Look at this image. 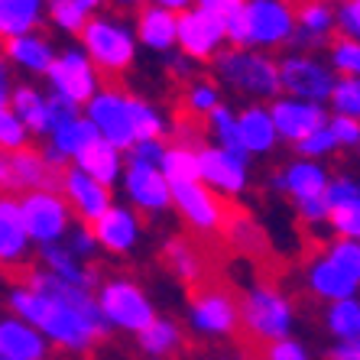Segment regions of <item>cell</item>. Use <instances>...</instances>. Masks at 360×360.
Instances as JSON below:
<instances>
[{
  "instance_id": "cell-37",
  "label": "cell",
  "mask_w": 360,
  "mask_h": 360,
  "mask_svg": "<svg viewBox=\"0 0 360 360\" xmlns=\"http://www.w3.org/2000/svg\"><path fill=\"white\" fill-rule=\"evenodd\" d=\"M0 143H4V153L20 150L26 143V124L13 114V108H4L0 114Z\"/></svg>"
},
{
  "instance_id": "cell-1",
  "label": "cell",
  "mask_w": 360,
  "mask_h": 360,
  "mask_svg": "<svg viewBox=\"0 0 360 360\" xmlns=\"http://www.w3.org/2000/svg\"><path fill=\"white\" fill-rule=\"evenodd\" d=\"M82 46L88 49V59L98 68V82L110 94H127L124 75L134 65V36L127 30V20L114 13H98L82 30Z\"/></svg>"
},
{
  "instance_id": "cell-45",
  "label": "cell",
  "mask_w": 360,
  "mask_h": 360,
  "mask_svg": "<svg viewBox=\"0 0 360 360\" xmlns=\"http://www.w3.org/2000/svg\"><path fill=\"white\" fill-rule=\"evenodd\" d=\"M247 0H195V7L208 10V13H218V17H234L237 10H243Z\"/></svg>"
},
{
  "instance_id": "cell-39",
  "label": "cell",
  "mask_w": 360,
  "mask_h": 360,
  "mask_svg": "<svg viewBox=\"0 0 360 360\" xmlns=\"http://www.w3.org/2000/svg\"><path fill=\"white\" fill-rule=\"evenodd\" d=\"M49 101V130H62V127L75 124L78 120V104L68 98H46Z\"/></svg>"
},
{
  "instance_id": "cell-36",
  "label": "cell",
  "mask_w": 360,
  "mask_h": 360,
  "mask_svg": "<svg viewBox=\"0 0 360 360\" xmlns=\"http://www.w3.org/2000/svg\"><path fill=\"white\" fill-rule=\"evenodd\" d=\"M134 120H136V140H160L162 136V120L156 117V110L146 104V101H140V98H134Z\"/></svg>"
},
{
  "instance_id": "cell-24",
  "label": "cell",
  "mask_w": 360,
  "mask_h": 360,
  "mask_svg": "<svg viewBox=\"0 0 360 360\" xmlns=\"http://www.w3.org/2000/svg\"><path fill=\"white\" fill-rule=\"evenodd\" d=\"M42 263L49 266V273L52 276H59V279H65V283H72V285H82V289H88V285H94V279L101 276V266H88V269H82L75 263V257L68 250H62V247H56V243H42Z\"/></svg>"
},
{
  "instance_id": "cell-21",
  "label": "cell",
  "mask_w": 360,
  "mask_h": 360,
  "mask_svg": "<svg viewBox=\"0 0 360 360\" xmlns=\"http://www.w3.org/2000/svg\"><path fill=\"white\" fill-rule=\"evenodd\" d=\"M46 4L49 0H0V33H4V39L36 33Z\"/></svg>"
},
{
  "instance_id": "cell-32",
  "label": "cell",
  "mask_w": 360,
  "mask_h": 360,
  "mask_svg": "<svg viewBox=\"0 0 360 360\" xmlns=\"http://www.w3.org/2000/svg\"><path fill=\"white\" fill-rule=\"evenodd\" d=\"M49 20L65 33L82 36V30L91 20V10L84 7V0H49Z\"/></svg>"
},
{
  "instance_id": "cell-28",
  "label": "cell",
  "mask_w": 360,
  "mask_h": 360,
  "mask_svg": "<svg viewBox=\"0 0 360 360\" xmlns=\"http://www.w3.org/2000/svg\"><path fill=\"white\" fill-rule=\"evenodd\" d=\"M4 108H13V114H17L30 130H39V134L49 130V101H42L30 84H20L17 91L10 94V104H4Z\"/></svg>"
},
{
  "instance_id": "cell-31",
  "label": "cell",
  "mask_w": 360,
  "mask_h": 360,
  "mask_svg": "<svg viewBox=\"0 0 360 360\" xmlns=\"http://www.w3.org/2000/svg\"><path fill=\"white\" fill-rule=\"evenodd\" d=\"M179 344H182V335H179V328L172 321H153L146 331H140V347L146 354H160V357H172L179 351Z\"/></svg>"
},
{
  "instance_id": "cell-43",
  "label": "cell",
  "mask_w": 360,
  "mask_h": 360,
  "mask_svg": "<svg viewBox=\"0 0 360 360\" xmlns=\"http://www.w3.org/2000/svg\"><path fill=\"white\" fill-rule=\"evenodd\" d=\"M328 257H331V260H338L341 266L354 269V273L360 276V247H357V243H351V240L331 243V247H328Z\"/></svg>"
},
{
  "instance_id": "cell-11",
  "label": "cell",
  "mask_w": 360,
  "mask_h": 360,
  "mask_svg": "<svg viewBox=\"0 0 360 360\" xmlns=\"http://www.w3.org/2000/svg\"><path fill=\"white\" fill-rule=\"evenodd\" d=\"M65 198L72 201V208H75L78 221L84 224V231H91L98 227V221L104 218L110 211V192L108 185L98 182V179H91L88 172H82V169H68L65 176Z\"/></svg>"
},
{
  "instance_id": "cell-16",
  "label": "cell",
  "mask_w": 360,
  "mask_h": 360,
  "mask_svg": "<svg viewBox=\"0 0 360 360\" xmlns=\"http://www.w3.org/2000/svg\"><path fill=\"white\" fill-rule=\"evenodd\" d=\"M136 36L150 49H160V52L172 49L179 42V13H172L166 7H156V4H146L136 13Z\"/></svg>"
},
{
  "instance_id": "cell-8",
  "label": "cell",
  "mask_w": 360,
  "mask_h": 360,
  "mask_svg": "<svg viewBox=\"0 0 360 360\" xmlns=\"http://www.w3.org/2000/svg\"><path fill=\"white\" fill-rule=\"evenodd\" d=\"M227 39V20L218 13H208L201 7H192L179 13V46L188 59H214L218 46Z\"/></svg>"
},
{
  "instance_id": "cell-19",
  "label": "cell",
  "mask_w": 360,
  "mask_h": 360,
  "mask_svg": "<svg viewBox=\"0 0 360 360\" xmlns=\"http://www.w3.org/2000/svg\"><path fill=\"white\" fill-rule=\"evenodd\" d=\"M0 227H4V237H0V257H4V266L10 263H20L26 253V221H23V208L20 201H13L10 195H4L0 201Z\"/></svg>"
},
{
  "instance_id": "cell-27",
  "label": "cell",
  "mask_w": 360,
  "mask_h": 360,
  "mask_svg": "<svg viewBox=\"0 0 360 360\" xmlns=\"http://www.w3.org/2000/svg\"><path fill=\"white\" fill-rule=\"evenodd\" d=\"M117 166H120L117 146H114V143H108L104 136H101L98 143H91V146L78 156V169H82V172H88L91 179H98V182H104V185L114 182Z\"/></svg>"
},
{
  "instance_id": "cell-33",
  "label": "cell",
  "mask_w": 360,
  "mask_h": 360,
  "mask_svg": "<svg viewBox=\"0 0 360 360\" xmlns=\"http://www.w3.org/2000/svg\"><path fill=\"white\" fill-rule=\"evenodd\" d=\"M328 328L344 341H360V302H335L331 311H328Z\"/></svg>"
},
{
  "instance_id": "cell-47",
  "label": "cell",
  "mask_w": 360,
  "mask_h": 360,
  "mask_svg": "<svg viewBox=\"0 0 360 360\" xmlns=\"http://www.w3.org/2000/svg\"><path fill=\"white\" fill-rule=\"evenodd\" d=\"M110 4H114L117 10H134V13H140V10L146 7L150 0H110Z\"/></svg>"
},
{
  "instance_id": "cell-10",
  "label": "cell",
  "mask_w": 360,
  "mask_h": 360,
  "mask_svg": "<svg viewBox=\"0 0 360 360\" xmlns=\"http://www.w3.org/2000/svg\"><path fill=\"white\" fill-rule=\"evenodd\" d=\"M20 208H23V221L30 237H36L42 243H52L56 237L65 234L68 208L59 192H30L20 198Z\"/></svg>"
},
{
  "instance_id": "cell-30",
  "label": "cell",
  "mask_w": 360,
  "mask_h": 360,
  "mask_svg": "<svg viewBox=\"0 0 360 360\" xmlns=\"http://www.w3.org/2000/svg\"><path fill=\"white\" fill-rule=\"evenodd\" d=\"M162 172L172 185L176 182H198L201 179V156L198 150L188 146H169L166 160H162Z\"/></svg>"
},
{
  "instance_id": "cell-23",
  "label": "cell",
  "mask_w": 360,
  "mask_h": 360,
  "mask_svg": "<svg viewBox=\"0 0 360 360\" xmlns=\"http://www.w3.org/2000/svg\"><path fill=\"white\" fill-rule=\"evenodd\" d=\"M94 237H98L101 247H108L110 253H127L136 240V221L130 211L124 208H110L104 218L94 227Z\"/></svg>"
},
{
  "instance_id": "cell-34",
  "label": "cell",
  "mask_w": 360,
  "mask_h": 360,
  "mask_svg": "<svg viewBox=\"0 0 360 360\" xmlns=\"http://www.w3.org/2000/svg\"><path fill=\"white\" fill-rule=\"evenodd\" d=\"M331 62L341 75H360V42L357 39H347V36L335 33L331 39Z\"/></svg>"
},
{
  "instance_id": "cell-14",
  "label": "cell",
  "mask_w": 360,
  "mask_h": 360,
  "mask_svg": "<svg viewBox=\"0 0 360 360\" xmlns=\"http://www.w3.org/2000/svg\"><path fill=\"white\" fill-rule=\"evenodd\" d=\"M127 192L140 205L143 211H162L172 201V188H169L166 172H160L150 162H134L127 169Z\"/></svg>"
},
{
  "instance_id": "cell-20",
  "label": "cell",
  "mask_w": 360,
  "mask_h": 360,
  "mask_svg": "<svg viewBox=\"0 0 360 360\" xmlns=\"http://www.w3.org/2000/svg\"><path fill=\"white\" fill-rule=\"evenodd\" d=\"M4 56L17 65L30 68V72H39V75H49L52 68V49L49 39L42 33H30V36H13V39H4Z\"/></svg>"
},
{
  "instance_id": "cell-48",
  "label": "cell",
  "mask_w": 360,
  "mask_h": 360,
  "mask_svg": "<svg viewBox=\"0 0 360 360\" xmlns=\"http://www.w3.org/2000/svg\"><path fill=\"white\" fill-rule=\"evenodd\" d=\"M328 4H341V7H344V4H351V0H328Z\"/></svg>"
},
{
  "instance_id": "cell-7",
  "label": "cell",
  "mask_w": 360,
  "mask_h": 360,
  "mask_svg": "<svg viewBox=\"0 0 360 360\" xmlns=\"http://www.w3.org/2000/svg\"><path fill=\"white\" fill-rule=\"evenodd\" d=\"M88 117L101 130V136L114 143L117 150H134L136 143V120H134V98L127 94L101 91L88 104Z\"/></svg>"
},
{
  "instance_id": "cell-49",
  "label": "cell",
  "mask_w": 360,
  "mask_h": 360,
  "mask_svg": "<svg viewBox=\"0 0 360 360\" xmlns=\"http://www.w3.org/2000/svg\"><path fill=\"white\" fill-rule=\"evenodd\" d=\"M354 344H357V360H360V341H354Z\"/></svg>"
},
{
  "instance_id": "cell-38",
  "label": "cell",
  "mask_w": 360,
  "mask_h": 360,
  "mask_svg": "<svg viewBox=\"0 0 360 360\" xmlns=\"http://www.w3.org/2000/svg\"><path fill=\"white\" fill-rule=\"evenodd\" d=\"M331 227L344 237H360V201L351 205H341V208H331Z\"/></svg>"
},
{
  "instance_id": "cell-12",
  "label": "cell",
  "mask_w": 360,
  "mask_h": 360,
  "mask_svg": "<svg viewBox=\"0 0 360 360\" xmlns=\"http://www.w3.org/2000/svg\"><path fill=\"white\" fill-rule=\"evenodd\" d=\"M279 75H283V88L295 98L305 101H325L328 94H335V82L328 75V68H321L309 56H289L279 62Z\"/></svg>"
},
{
  "instance_id": "cell-35",
  "label": "cell",
  "mask_w": 360,
  "mask_h": 360,
  "mask_svg": "<svg viewBox=\"0 0 360 360\" xmlns=\"http://www.w3.org/2000/svg\"><path fill=\"white\" fill-rule=\"evenodd\" d=\"M335 108L341 110L344 117L360 120V78H341L335 84Z\"/></svg>"
},
{
  "instance_id": "cell-3",
  "label": "cell",
  "mask_w": 360,
  "mask_h": 360,
  "mask_svg": "<svg viewBox=\"0 0 360 360\" xmlns=\"http://www.w3.org/2000/svg\"><path fill=\"white\" fill-rule=\"evenodd\" d=\"M188 305H192V321L198 331L214 335V338L240 335L243 292L231 283V276H218V279H211L208 285L188 292Z\"/></svg>"
},
{
  "instance_id": "cell-5",
  "label": "cell",
  "mask_w": 360,
  "mask_h": 360,
  "mask_svg": "<svg viewBox=\"0 0 360 360\" xmlns=\"http://www.w3.org/2000/svg\"><path fill=\"white\" fill-rule=\"evenodd\" d=\"M240 13L250 30V46H283L299 33L295 0H247Z\"/></svg>"
},
{
  "instance_id": "cell-2",
  "label": "cell",
  "mask_w": 360,
  "mask_h": 360,
  "mask_svg": "<svg viewBox=\"0 0 360 360\" xmlns=\"http://www.w3.org/2000/svg\"><path fill=\"white\" fill-rule=\"evenodd\" d=\"M292 325V305L279 292V285H253L250 292H243L240 309V335L234 344L240 354L260 351L269 341H283Z\"/></svg>"
},
{
  "instance_id": "cell-18",
  "label": "cell",
  "mask_w": 360,
  "mask_h": 360,
  "mask_svg": "<svg viewBox=\"0 0 360 360\" xmlns=\"http://www.w3.org/2000/svg\"><path fill=\"white\" fill-rule=\"evenodd\" d=\"M201 179H208L214 188H221L224 195H237L243 188V160L231 156L227 150H201Z\"/></svg>"
},
{
  "instance_id": "cell-42",
  "label": "cell",
  "mask_w": 360,
  "mask_h": 360,
  "mask_svg": "<svg viewBox=\"0 0 360 360\" xmlns=\"http://www.w3.org/2000/svg\"><path fill=\"white\" fill-rule=\"evenodd\" d=\"M338 33L347 39H360V0H351L338 10Z\"/></svg>"
},
{
  "instance_id": "cell-9",
  "label": "cell",
  "mask_w": 360,
  "mask_h": 360,
  "mask_svg": "<svg viewBox=\"0 0 360 360\" xmlns=\"http://www.w3.org/2000/svg\"><path fill=\"white\" fill-rule=\"evenodd\" d=\"M172 198H176L179 211L192 221L195 231L218 237L221 221H224V201H227L224 192L221 195L211 192L208 185L201 182H176L172 185Z\"/></svg>"
},
{
  "instance_id": "cell-26",
  "label": "cell",
  "mask_w": 360,
  "mask_h": 360,
  "mask_svg": "<svg viewBox=\"0 0 360 360\" xmlns=\"http://www.w3.org/2000/svg\"><path fill=\"white\" fill-rule=\"evenodd\" d=\"M237 124H240L243 143H247L250 153H266L273 146V140H276V120L263 108H247L237 117Z\"/></svg>"
},
{
  "instance_id": "cell-17",
  "label": "cell",
  "mask_w": 360,
  "mask_h": 360,
  "mask_svg": "<svg viewBox=\"0 0 360 360\" xmlns=\"http://www.w3.org/2000/svg\"><path fill=\"white\" fill-rule=\"evenodd\" d=\"M357 273L347 266H341L338 260H331V257H325L321 263H315L309 273V285L311 292L321 295V299H335V302H344L351 299L354 289H357Z\"/></svg>"
},
{
  "instance_id": "cell-44",
  "label": "cell",
  "mask_w": 360,
  "mask_h": 360,
  "mask_svg": "<svg viewBox=\"0 0 360 360\" xmlns=\"http://www.w3.org/2000/svg\"><path fill=\"white\" fill-rule=\"evenodd\" d=\"M331 130H335L338 143H344V146H354V143H360V120L354 117H335L331 120Z\"/></svg>"
},
{
  "instance_id": "cell-25",
  "label": "cell",
  "mask_w": 360,
  "mask_h": 360,
  "mask_svg": "<svg viewBox=\"0 0 360 360\" xmlns=\"http://www.w3.org/2000/svg\"><path fill=\"white\" fill-rule=\"evenodd\" d=\"M279 188H285V192L292 195L295 201L302 198H321V195H328V179L325 172H321L319 166H305V162H295L289 172H285L283 179H276Z\"/></svg>"
},
{
  "instance_id": "cell-29",
  "label": "cell",
  "mask_w": 360,
  "mask_h": 360,
  "mask_svg": "<svg viewBox=\"0 0 360 360\" xmlns=\"http://www.w3.org/2000/svg\"><path fill=\"white\" fill-rule=\"evenodd\" d=\"M101 140V130L91 124V120H75V124L62 127V130H56V140H52V146L62 153V156H82L91 143Z\"/></svg>"
},
{
  "instance_id": "cell-41",
  "label": "cell",
  "mask_w": 360,
  "mask_h": 360,
  "mask_svg": "<svg viewBox=\"0 0 360 360\" xmlns=\"http://www.w3.org/2000/svg\"><path fill=\"white\" fill-rule=\"evenodd\" d=\"M328 205L331 208H341V205H351V201H360V185L351 182V179H335L328 185Z\"/></svg>"
},
{
  "instance_id": "cell-6",
  "label": "cell",
  "mask_w": 360,
  "mask_h": 360,
  "mask_svg": "<svg viewBox=\"0 0 360 360\" xmlns=\"http://www.w3.org/2000/svg\"><path fill=\"white\" fill-rule=\"evenodd\" d=\"M101 311H104L108 321L127 328V331H146L156 321L150 299L140 292V285L124 276H114L104 283V289H101Z\"/></svg>"
},
{
  "instance_id": "cell-4",
  "label": "cell",
  "mask_w": 360,
  "mask_h": 360,
  "mask_svg": "<svg viewBox=\"0 0 360 360\" xmlns=\"http://www.w3.org/2000/svg\"><path fill=\"white\" fill-rule=\"evenodd\" d=\"M218 75L227 78L231 84H237L240 91L257 94V98H276L283 91V75L279 65L263 52L237 49L231 46L227 52H221L218 59Z\"/></svg>"
},
{
  "instance_id": "cell-15",
  "label": "cell",
  "mask_w": 360,
  "mask_h": 360,
  "mask_svg": "<svg viewBox=\"0 0 360 360\" xmlns=\"http://www.w3.org/2000/svg\"><path fill=\"white\" fill-rule=\"evenodd\" d=\"M273 120H276L279 136L292 143H302L305 136L325 130V110L319 104H305V101H276L273 104Z\"/></svg>"
},
{
  "instance_id": "cell-40",
  "label": "cell",
  "mask_w": 360,
  "mask_h": 360,
  "mask_svg": "<svg viewBox=\"0 0 360 360\" xmlns=\"http://www.w3.org/2000/svg\"><path fill=\"white\" fill-rule=\"evenodd\" d=\"M299 146V153H305V156H321V153H331L338 146V136L331 127H325V130H319V134L305 136L302 143H295Z\"/></svg>"
},
{
  "instance_id": "cell-22",
  "label": "cell",
  "mask_w": 360,
  "mask_h": 360,
  "mask_svg": "<svg viewBox=\"0 0 360 360\" xmlns=\"http://www.w3.org/2000/svg\"><path fill=\"white\" fill-rule=\"evenodd\" d=\"M0 354H4V360H42L46 344L30 325L7 319L0 328Z\"/></svg>"
},
{
  "instance_id": "cell-46",
  "label": "cell",
  "mask_w": 360,
  "mask_h": 360,
  "mask_svg": "<svg viewBox=\"0 0 360 360\" xmlns=\"http://www.w3.org/2000/svg\"><path fill=\"white\" fill-rule=\"evenodd\" d=\"M150 4H156V7H166V10H172V13H185V10H192L195 0H150Z\"/></svg>"
},
{
  "instance_id": "cell-13",
  "label": "cell",
  "mask_w": 360,
  "mask_h": 360,
  "mask_svg": "<svg viewBox=\"0 0 360 360\" xmlns=\"http://www.w3.org/2000/svg\"><path fill=\"white\" fill-rule=\"evenodd\" d=\"M49 78L62 98L75 101V104H82V101L91 104L94 101V68L82 52H72V49L62 52L59 59L52 62Z\"/></svg>"
}]
</instances>
